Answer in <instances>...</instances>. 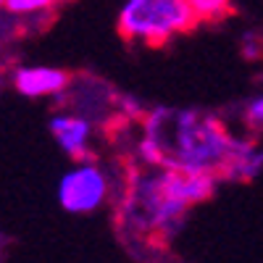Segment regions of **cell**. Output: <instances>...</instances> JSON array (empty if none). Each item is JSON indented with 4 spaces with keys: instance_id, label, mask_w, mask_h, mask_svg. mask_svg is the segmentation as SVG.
<instances>
[{
    "instance_id": "obj_2",
    "label": "cell",
    "mask_w": 263,
    "mask_h": 263,
    "mask_svg": "<svg viewBox=\"0 0 263 263\" xmlns=\"http://www.w3.org/2000/svg\"><path fill=\"white\" fill-rule=\"evenodd\" d=\"M140 129L135 163L213 174L218 179L239 140L227 121L200 108H150L140 119Z\"/></svg>"
},
{
    "instance_id": "obj_1",
    "label": "cell",
    "mask_w": 263,
    "mask_h": 263,
    "mask_svg": "<svg viewBox=\"0 0 263 263\" xmlns=\"http://www.w3.org/2000/svg\"><path fill=\"white\" fill-rule=\"evenodd\" d=\"M213 174H184L163 166L135 163L124 174L116 203V224L124 234L150 245H168L187 224L195 205H203L218 187Z\"/></svg>"
},
{
    "instance_id": "obj_3",
    "label": "cell",
    "mask_w": 263,
    "mask_h": 263,
    "mask_svg": "<svg viewBox=\"0 0 263 263\" xmlns=\"http://www.w3.org/2000/svg\"><path fill=\"white\" fill-rule=\"evenodd\" d=\"M200 24L187 0H124L119 8V34L135 45L161 48Z\"/></svg>"
},
{
    "instance_id": "obj_4",
    "label": "cell",
    "mask_w": 263,
    "mask_h": 263,
    "mask_svg": "<svg viewBox=\"0 0 263 263\" xmlns=\"http://www.w3.org/2000/svg\"><path fill=\"white\" fill-rule=\"evenodd\" d=\"M111 192H114V184L108 171L92 156H87V158L74 161L69 171H63V177L58 179L55 197L66 213L92 216L111 200Z\"/></svg>"
},
{
    "instance_id": "obj_5",
    "label": "cell",
    "mask_w": 263,
    "mask_h": 263,
    "mask_svg": "<svg viewBox=\"0 0 263 263\" xmlns=\"http://www.w3.org/2000/svg\"><path fill=\"white\" fill-rule=\"evenodd\" d=\"M50 137L71 161L87 158L95 137V121L79 111H55L48 121Z\"/></svg>"
},
{
    "instance_id": "obj_8",
    "label": "cell",
    "mask_w": 263,
    "mask_h": 263,
    "mask_svg": "<svg viewBox=\"0 0 263 263\" xmlns=\"http://www.w3.org/2000/svg\"><path fill=\"white\" fill-rule=\"evenodd\" d=\"M200 24H213L232 13V0H187Z\"/></svg>"
},
{
    "instance_id": "obj_7",
    "label": "cell",
    "mask_w": 263,
    "mask_h": 263,
    "mask_svg": "<svg viewBox=\"0 0 263 263\" xmlns=\"http://www.w3.org/2000/svg\"><path fill=\"white\" fill-rule=\"evenodd\" d=\"M260 171H263V145L250 137H239L229 163L221 171V182H253Z\"/></svg>"
},
{
    "instance_id": "obj_11",
    "label": "cell",
    "mask_w": 263,
    "mask_h": 263,
    "mask_svg": "<svg viewBox=\"0 0 263 263\" xmlns=\"http://www.w3.org/2000/svg\"><path fill=\"white\" fill-rule=\"evenodd\" d=\"M3 250H6V237L0 234V255H3Z\"/></svg>"
},
{
    "instance_id": "obj_10",
    "label": "cell",
    "mask_w": 263,
    "mask_h": 263,
    "mask_svg": "<svg viewBox=\"0 0 263 263\" xmlns=\"http://www.w3.org/2000/svg\"><path fill=\"white\" fill-rule=\"evenodd\" d=\"M242 119L248 124V129L258 132L263 129V95H255L245 103V111H242Z\"/></svg>"
},
{
    "instance_id": "obj_12",
    "label": "cell",
    "mask_w": 263,
    "mask_h": 263,
    "mask_svg": "<svg viewBox=\"0 0 263 263\" xmlns=\"http://www.w3.org/2000/svg\"><path fill=\"white\" fill-rule=\"evenodd\" d=\"M0 8H6V0H0Z\"/></svg>"
},
{
    "instance_id": "obj_9",
    "label": "cell",
    "mask_w": 263,
    "mask_h": 263,
    "mask_svg": "<svg viewBox=\"0 0 263 263\" xmlns=\"http://www.w3.org/2000/svg\"><path fill=\"white\" fill-rule=\"evenodd\" d=\"M58 0H6V11L13 16H34L55 8Z\"/></svg>"
},
{
    "instance_id": "obj_6",
    "label": "cell",
    "mask_w": 263,
    "mask_h": 263,
    "mask_svg": "<svg viewBox=\"0 0 263 263\" xmlns=\"http://www.w3.org/2000/svg\"><path fill=\"white\" fill-rule=\"evenodd\" d=\"M13 87L24 98H63L71 87V77L55 66H18Z\"/></svg>"
}]
</instances>
